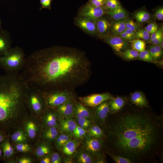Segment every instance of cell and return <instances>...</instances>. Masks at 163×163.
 <instances>
[{
    "label": "cell",
    "instance_id": "cell-39",
    "mask_svg": "<svg viewBox=\"0 0 163 163\" xmlns=\"http://www.w3.org/2000/svg\"><path fill=\"white\" fill-rule=\"evenodd\" d=\"M138 57L140 60L148 62H152L154 60L149 50L145 49L139 52Z\"/></svg>",
    "mask_w": 163,
    "mask_h": 163
},
{
    "label": "cell",
    "instance_id": "cell-57",
    "mask_svg": "<svg viewBox=\"0 0 163 163\" xmlns=\"http://www.w3.org/2000/svg\"><path fill=\"white\" fill-rule=\"evenodd\" d=\"M4 139V136L3 135L0 133V143Z\"/></svg>",
    "mask_w": 163,
    "mask_h": 163
},
{
    "label": "cell",
    "instance_id": "cell-5",
    "mask_svg": "<svg viewBox=\"0 0 163 163\" xmlns=\"http://www.w3.org/2000/svg\"><path fill=\"white\" fill-rule=\"evenodd\" d=\"M73 91L58 90L43 93L46 107L56 109L66 102L75 98Z\"/></svg>",
    "mask_w": 163,
    "mask_h": 163
},
{
    "label": "cell",
    "instance_id": "cell-10",
    "mask_svg": "<svg viewBox=\"0 0 163 163\" xmlns=\"http://www.w3.org/2000/svg\"><path fill=\"white\" fill-rule=\"evenodd\" d=\"M75 24L88 35H97L96 21L86 17L77 16L74 18Z\"/></svg>",
    "mask_w": 163,
    "mask_h": 163
},
{
    "label": "cell",
    "instance_id": "cell-34",
    "mask_svg": "<svg viewBox=\"0 0 163 163\" xmlns=\"http://www.w3.org/2000/svg\"><path fill=\"white\" fill-rule=\"evenodd\" d=\"M135 39L148 41L150 40V34L145 29H138L135 31Z\"/></svg>",
    "mask_w": 163,
    "mask_h": 163
},
{
    "label": "cell",
    "instance_id": "cell-43",
    "mask_svg": "<svg viewBox=\"0 0 163 163\" xmlns=\"http://www.w3.org/2000/svg\"><path fill=\"white\" fill-rule=\"evenodd\" d=\"M53 0H40L41 7L40 9L41 10L43 8H46L49 10H51V3Z\"/></svg>",
    "mask_w": 163,
    "mask_h": 163
},
{
    "label": "cell",
    "instance_id": "cell-22",
    "mask_svg": "<svg viewBox=\"0 0 163 163\" xmlns=\"http://www.w3.org/2000/svg\"><path fill=\"white\" fill-rule=\"evenodd\" d=\"M106 14L109 15L114 21L126 19L128 17V13L120 5L113 10L106 11Z\"/></svg>",
    "mask_w": 163,
    "mask_h": 163
},
{
    "label": "cell",
    "instance_id": "cell-32",
    "mask_svg": "<svg viewBox=\"0 0 163 163\" xmlns=\"http://www.w3.org/2000/svg\"><path fill=\"white\" fill-rule=\"evenodd\" d=\"M134 17L137 21L142 23L148 21L150 18V15L147 11L142 10L136 12Z\"/></svg>",
    "mask_w": 163,
    "mask_h": 163
},
{
    "label": "cell",
    "instance_id": "cell-11",
    "mask_svg": "<svg viewBox=\"0 0 163 163\" xmlns=\"http://www.w3.org/2000/svg\"><path fill=\"white\" fill-rule=\"evenodd\" d=\"M101 38L110 45L114 50L118 53L124 51L128 49L129 46L128 41L118 36L110 34Z\"/></svg>",
    "mask_w": 163,
    "mask_h": 163
},
{
    "label": "cell",
    "instance_id": "cell-60",
    "mask_svg": "<svg viewBox=\"0 0 163 163\" xmlns=\"http://www.w3.org/2000/svg\"><path fill=\"white\" fill-rule=\"evenodd\" d=\"M2 151L1 149L0 148V156L2 155Z\"/></svg>",
    "mask_w": 163,
    "mask_h": 163
},
{
    "label": "cell",
    "instance_id": "cell-53",
    "mask_svg": "<svg viewBox=\"0 0 163 163\" xmlns=\"http://www.w3.org/2000/svg\"><path fill=\"white\" fill-rule=\"evenodd\" d=\"M19 163H30L31 160L29 158L24 157L21 158L18 161Z\"/></svg>",
    "mask_w": 163,
    "mask_h": 163
},
{
    "label": "cell",
    "instance_id": "cell-30",
    "mask_svg": "<svg viewBox=\"0 0 163 163\" xmlns=\"http://www.w3.org/2000/svg\"><path fill=\"white\" fill-rule=\"evenodd\" d=\"M12 140L17 143H24L27 140L26 136L21 130H18L14 133L11 136Z\"/></svg>",
    "mask_w": 163,
    "mask_h": 163
},
{
    "label": "cell",
    "instance_id": "cell-8",
    "mask_svg": "<svg viewBox=\"0 0 163 163\" xmlns=\"http://www.w3.org/2000/svg\"><path fill=\"white\" fill-rule=\"evenodd\" d=\"M114 97L108 92L95 94L87 96L79 97L78 99L85 106L91 108L95 107L102 103L111 100Z\"/></svg>",
    "mask_w": 163,
    "mask_h": 163
},
{
    "label": "cell",
    "instance_id": "cell-14",
    "mask_svg": "<svg viewBox=\"0 0 163 163\" xmlns=\"http://www.w3.org/2000/svg\"><path fill=\"white\" fill-rule=\"evenodd\" d=\"M50 109L47 110L45 113L43 117L45 123L48 127H55L59 128V122L61 116L56 110Z\"/></svg>",
    "mask_w": 163,
    "mask_h": 163
},
{
    "label": "cell",
    "instance_id": "cell-51",
    "mask_svg": "<svg viewBox=\"0 0 163 163\" xmlns=\"http://www.w3.org/2000/svg\"><path fill=\"white\" fill-rule=\"evenodd\" d=\"M154 46L158 59L160 58L162 54V49L159 45H156Z\"/></svg>",
    "mask_w": 163,
    "mask_h": 163
},
{
    "label": "cell",
    "instance_id": "cell-19",
    "mask_svg": "<svg viewBox=\"0 0 163 163\" xmlns=\"http://www.w3.org/2000/svg\"><path fill=\"white\" fill-rule=\"evenodd\" d=\"M74 157L78 163H93L95 157L90 152L83 148L77 152Z\"/></svg>",
    "mask_w": 163,
    "mask_h": 163
},
{
    "label": "cell",
    "instance_id": "cell-38",
    "mask_svg": "<svg viewBox=\"0 0 163 163\" xmlns=\"http://www.w3.org/2000/svg\"><path fill=\"white\" fill-rule=\"evenodd\" d=\"M106 152L110 156L115 163H133L132 161L128 158L119 155L112 154L107 151H106Z\"/></svg>",
    "mask_w": 163,
    "mask_h": 163
},
{
    "label": "cell",
    "instance_id": "cell-3",
    "mask_svg": "<svg viewBox=\"0 0 163 163\" xmlns=\"http://www.w3.org/2000/svg\"><path fill=\"white\" fill-rule=\"evenodd\" d=\"M27 90L19 73L0 75V124L10 120L24 107Z\"/></svg>",
    "mask_w": 163,
    "mask_h": 163
},
{
    "label": "cell",
    "instance_id": "cell-21",
    "mask_svg": "<svg viewBox=\"0 0 163 163\" xmlns=\"http://www.w3.org/2000/svg\"><path fill=\"white\" fill-rule=\"evenodd\" d=\"M131 102L137 107H148V101L144 95L140 91H136L131 96Z\"/></svg>",
    "mask_w": 163,
    "mask_h": 163
},
{
    "label": "cell",
    "instance_id": "cell-56",
    "mask_svg": "<svg viewBox=\"0 0 163 163\" xmlns=\"http://www.w3.org/2000/svg\"><path fill=\"white\" fill-rule=\"evenodd\" d=\"M73 161L72 158L66 157L64 159V163H73Z\"/></svg>",
    "mask_w": 163,
    "mask_h": 163
},
{
    "label": "cell",
    "instance_id": "cell-15",
    "mask_svg": "<svg viewBox=\"0 0 163 163\" xmlns=\"http://www.w3.org/2000/svg\"><path fill=\"white\" fill-rule=\"evenodd\" d=\"M12 40L8 31L0 29V57L11 48Z\"/></svg>",
    "mask_w": 163,
    "mask_h": 163
},
{
    "label": "cell",
    "instance_id": "cell-41",
    "mask_svg": "<svg viewBox=\"0 0 163 163\" xmlns=\"http://www.w3.org/2000/svg\"><path fill=\"white\" fill-rule=\"evenodd\" d=\"M126 24V28L130 29L134 32L139 29V25L131 19L127 18Z\"/></svg>",
    "mask_w": 163,
    "mask_h": 163
},
{
    "label": "cell",
    "instance_id": "cell-1",
    "mask_svg": "<svg viewBox=\"0 0 163 163\" xmlns=\"http://www.w3.org/2000/svg\"><path fill=\"white\" fill-rule=\"evenodd\" d=\"M103 130L106 151L128 158L133 163L157 162L162 152V115L122 109L109 114Z\"/></svg>",
    "mask_w": 163,
    "mask_h": 163
},
{
    "label": "cell",
    "instance_id": "cell-13",
    "mask_svg": "<svg viewBox=\"0 0 163 163\" xmlns=\"http://www.w3.org/2000/svg\"><path fill=\"white\" fill-rule=\"evenodd\" d=\"M75 98L69 100L56 108L61 117L73 118L75 108Z\"/></svg>",
    "mask_w": 163,
    "mask_h": 163
},
{
    "label": "cell",
    "instance_id": "cell-35",
    "mask_svg": "<svg viewBox=\"0 0 163 163\" xmlns=\"http://www.w3.org/2000/svg\"><path fill=\"white\" fill-rule=\"evenodd\" d=\"M26 130L29 137L34 138L36 136L37 127L35 123L32 121L28 122L26 125Z\"/></svg>",
    "mask_w": 163,
    "mask_h": 163
},
{
    "label": "cell",
    "instance_id": "cell-6",
    "mask_svg": "<svg viewBox=\"0 0 163 163\" xmlns=\"http://www.w3.org/2000/svg\"><path fill=\"white\" fill-rule=\"evenodd\" d=\"M83 140V148L91 153L95 158L104 156V149L106 148L104 140L87 135Z\"/></svg>",
    "mask_w": 163,
    "mask_h": 163
},
{
    "label": "cell",
    "instance_id": "cell-18",
    "mask_svg": "<svg viewBox=\"0 0 163 163\" xmlns=\"http://www.w3.org/2000/svg\"><path fill=\"white\" fill-rule=\"evenodd\" d=\"M92 109L85 106L80 102H76L75 108L73 117L75 119L82 118L92 119Z\"/></svg>",
    "mask_w": 163,
    "mask_h": 163
},
{
    "label": "cell",
    "instance_id": "cell-25",
    "mask_svg": "<svg viewBox=\"0 0 163 163\" xmlns=\"http://www.w3.org/2000/svg\"><path fill=\"white\" fill-rule=\"evenodd\" d=\"M58 128L55 127H49L43 133V137L49 141L55 140L58 135Z\"/></svg>",
    "mask_w": 163,
    "mask_h": 163
},
{
    "label": "cell",
    "instance_id": "cell-26",
    "mask_svg": "<svg viewBox=\"0 0 163 163\" xmlns=\"http://www.w3.org/2000/svg\"><path fill=\"white\" fill-rule=\"evenodd\" d=\"M72 136L67 134L61 133L58 135L55 140L56 145L59 149L62 148L69 140Z\"/></svg>",
    "mask_w": 163,
    "mask_h": 163
},
{
    "label": "cell",
    "instance_id": "cell-37",
    "mask_svg": "<svg viewBox=\"0 0 163 163\" xmlns=\"http://www.w3.org/2000/svg\"><path fill=\"white\" fill-rule=\"evenodd\" d=\"M2 149L4 155L5 157H9L13 154V149L8 141L5 142L2 144Z\"/></svg>",
    "mask_w": 163,
    "mask_h": 163
},
{
    "label": "cell",
    "instance_id": "cell-2",
    "mask_svg": "<svg viewBox=\"0 0 163 163\" xmlns=\"http://www.w3.org/2000/svg\"><path fill=\"white\" fill-rule=\"evenodd\" d=\"M91 66L84 51L55 46L30 54L19 74L28 88L43 93L73 91L89 80Z\"/></svg>",
    "mask_w": 163,
    "mask_h": 163
},
{
    "label": "cell",
    "instance_id": "cell-33",
    "mask_svg": "<svg viewBox=\"0 0 163 163\" xmlns=\"http://www.w3.org/2000/svg\"><path fill=\"white\" fill-rule=\"evenodd\" d=\"M87 130L77 125L72 134V136L78 140H83L87 136Z\"/></svg>",
    "mask_w": 163,
    "mask_h": 163
},
{
    "label": "cell",
    "instance_id": "cell-27",
    "mask_svg": "<svg viewBox=\"0 0 163 163\" xmlns=\"http://www.w3.org/2000/svg\"><path fill=\"white\" fill-rule=\"evenodd\" d=\"M132 49L139 52L144 50L145 49L146 44L144 40L140 39H135L130 41Z\"/></svg>",
    "mask_w": 163,
    "mask_h": 163
},
{
    "label": "cell",
    "instance_id": "cell-46",
    "mask_svg": "<svg viewBox=\"0 0 163 163\" xmlns=\"http://www.w3.org/2000/svg\"><path fill=\"white\" fill-rule=\"evenodd\" d=\"M161 34H163V28L162 27L158 28L156 31L151 34L150 36V41Z\"/></svg>",
    "mask_w": 163,
    "mask_h": 163
},
{
    "label": "cell",
    "instance_id": "cell-49",
    "mask_svg": "<svg viewBox=\"0 0 163 163\" xmlns=\"http://www.w3.org/2000/svg\"><path fill=\"white\" fill-rule=\"evenodd\" d=\"M118 36H120L124 40L128 41H129L130 42L135 40L129 36L124 32V31L121 33Z\"/></svg>",
    "mask_w": 163,
    "mask_h": 163
},
{
    "label": "cell",
    "instance_id": "cell-54",
    "mask_svg": "<svg viewBox=\"0 0 163 163\" xmlns=\"http://www.w3.org/2000/svg\"><path fill=\"white\" fill-rule=\"evenodd\" d=\"M106 161L104 158V156L97 157L95 158L94 163H104Z\"/></svg>",
    "mask_w": 163,
    "mask_h": 163
},
{
    "label": "cell",
    "instance_id": "cell-48",
    "mask_svg": "<svg viewBox=\"0 0 163 163\" xmlns=\"http://www.w3.org/2000/svg\"><path fill=\"white\" fill-rule=\"evenodd\" d=\"M149 50L151 55L154 59L156 60L158 59L154 45L151 46L149 47Z\"/></svg>",
    "mask_w": 163,
    "mask_h": 163
},
{
    "label": "cell",
    "instance_id": "cell-20",
    "mask_svg": "<svg viewBox=\"0 0 163 163\" xmlns=\"http://www.w3.org/2000/svg\"><path fill=\"white\" fill-rule=\"evenodd\" d=\"M108 103L109 114H111L116 113L122 109L125 105L126 101L123 97L118 96L109 100Z\"/></svg>",
    "mask_w": 163,
    "mask_h": 163
},
{
    "label": "cell",
    "instance_id": "cell-47",
    "mask_svg": "<svg viewBox=\"0 0 163 163\" xmlns=\"http://www.w3.org/2000/svg\"><path fill=\"white\" fill-rule=\"evenodd\" d=\"M155 15L156 18L158 20H163V8H162L158 9L156 11Z\"/></svg>",
    "mask_w": 163,
    "mask_h": 163
},
{
    "label": "cell",
    "instance_id": "cell-28",
    "mask_svg": "<svg viewBox=\"0 0 163 163\" xmlns=\"http://www.w3.org/2000/svg\"><path fill=\"white\" fill-rule=\"evenodd\" d=\"M118 53L123 58L128 60L132 59L137 58L139 54V52L132 49H129Z\"/></svg>",
    "mask_w": 163,
    "mask_h": 163
},
{
    "label": "cell",
    "instance_id": "cell-45",
    "mask_svg": "<svg viewBox=\"0 0 163 163\" xmlns=\"http://www.w3.org/2000/svg\"><path fill=\"white\" fill-rule=\"evenodd\" d=\"M51 162L52 163H60L62 158L60 155L57 152L53 153L51 156Z\"/></svg>",
    "mask_w": 163,
    "mask_h": 163
},
{
    "label": "cell",
    "instance_id": "cell-23",
    "mask_svg": "<svg viewBox=\"0 0 163 163\" xmlns=\"http://www.w3.org/2000/svg\"><path fill=\"white\" fill-rule=\"evenodd\" d=\"M87 135L94 138L104 140L105 134L104 130L97 125L93 123L87 130Z\"/></svg>",
    "mask_w": 163,
    "mask_h": 163
},
{
    "label": "cell",
    "instance_id": "cell-12",
    "mask_svg": "<svg viewBox=\"0 0 163 163\" xmlns=\"http://www.w3.org/2000/svg\"><path fill=\"white\" fill-rule=\"evenodd\" d=\"M77 125L73 118L61 117L59 122V128L61 133L68 134L72 136Z\"/></svg>",
    "mask_w": 163,
    "mask_h": 163
},
{
    "label": "cell",
    "instance_id": "cell-59",
    "mask_svg": "<svg viewBox=\"0 0 163 163\" xmlns=\"http://www.w3.org/2000/svg\"><path fill=\"white\" fill-rule=\"evenodd\" d=\"M2 25V22L1 19L0 18V29L1 28Z\"/></svg>",
    "mask_w": 163,
    "mask_h": 163
},
{
    "label": "cell",
    "instance_id": "cell-31",
    "mask_svg": "<svg viewBox=\"0 0 163 163\" xmlns=\"http://www.w3.org/2000/svg\"><path fill=\"white\" fill-rule=\"evenodd\" d=\"M51 149L50 146L46 144H43L37 147L36 150V154L39 157L46 156L50 154Z\"/></svg>",
    "mask_w": 163,
    "mask_h": 163
},
{
    "label": "cell",
    "instance_id": "cell-29",
    "mask_svg": "<svg viewBox=\"0 0 163 163\" xmlns=\"http://www.w3.org/2000/svg\"><path fill=\"white\" fill-rule=\"evenodd\" d=\"M75 119L78 125L87 131L94 123L92 119L90 118H82Z\"/></svg>",
    "mask_w": 163,
    "mask_h": 163
},
{
    "label": "cell",
    "instance_id": "cell-50",
    "mask_svg": "<svg viewBox=\"0 0 163 163\" xmlns=\"http://www.w3.org/2000/svg\"><path fill=\"white\" fill-rule=\"evenodd\" d=\"M162 40H163V34H161L157 37L150 42L155 45H159Z\"/></svg>",
    "mask_w": 163,
    "mask_h": 163
},
{
    "label": "cell",
    "instance_id": "cell-55",
    "mask_svg": "<svg viewBox=\"0 0 163 163\" xmlns=\"http://www.w3.org/2000/svg\"><path fill=\"white\" fill-rule=\"evenodd\" d=\"M51 159L49 157H46L43 158L40 161V163H50Z\"/></svg>",
    "mask_w": 163,
    "mask_h": 163
},
{
    "label": "cell",
    "instance_id": "cell-42",
    "mask_svg": "<svg viewBox=\"0 0 163 163\" xmlns=\"http://www.w3.org/2000/svg\"><path fill=\"white\" fill-rule=\"evenodd\" d=\"M107 0H89L87 2L90 5L97 7H102Z\"/></svg>",
    "mask_w": 163,
    "mask_h": 163
},
{
    "label": "cell",
    "instance_id": "cell-24",
    "mask_svg": "<svg viewBox=\"0 0 163 163\" xmlns=\"http://www.w3.org/2000/svg\"><path fill=\"white\" fill-rule=\"evenodd\" d=\"M127 19L114 21L112 22L110 34L119 36L121 33L124 31L126 28V24Z\"/></svg>",
    "mask_w": 163,
    "mask_h": 163
},
{
    "label": "cell",
    "instance_id": "cell-9",
    "mask_svg": "<svg viewBox=\"0 0 163 163\" xmlns=\"http://www.w3.org/2000/svg\"><path fill=\"white\" fill-rule=\"evenodd\" d=\"M105 14L106 11L102 7L93 6L87 3L80 8L78 16L88 18L96 21Z\"/></svg>",
    "mask_w": 163,
    "mask_h": 163
},
{
    "label": "cell",
    "instance_id": "cell-7",
    "mask_svg": "<svg viewBox=\"0 0 163 163\" xmlns=\"http://www.w3.org/2000/svg\"><path fill=\"white\" fill-rule=\"evenodd\" d=\"M109 100L105 101L92 109V120L94 123L103 129L104 128L107 118L109 114Z\"/></svg>",
    "mask_w": 163,
    "mask_h": 163
},
{
    "label": "cell",
    "instance_id": "cell-16",
    "mask_svg": "<svg viewBox=\"0 0 163 163\" xmlns=\"http://www.w3.org/2000/svg\"><path fill=\"white\" fill-rule=\"evenodd\" d=\"M111 23L102 16L96 21L97 35L100 37L110 34Z\"/></svg>",
    "mask_w": 163,
    "mask_h": 163
},
{
    "label": "cell",
    "instance_id": "cell-36",
    "mask_svg": "<svg viewBox=\"0 0 163 163\" xmlns=\"http://www.w3.org/2000/svg\"><path fill=\"white\" fill-rule=\"evenodd\" d=\"M120 5V3L118 0H107L102 7L106 11L113 10Z\"/></svg>",
    "mask_w": 163,
    "mask_h": 163
},
{
    "label": "cell",
    "instance_id": "cell-44",
    "mask_svg": "<svg viewBox=\"0 0 163 163\" xmlns=\"http://www.w3.org/2000/svg\"><path fill=\"white\" fill-rule=\"evenodd\" d=\"M158 28V25L156 24L152 23L147 25L145 29L150 34H151L156 31Z\"/></svg>",
    "mask_w": 163,
    "mask_h": 163
},
{
    "label": "cell",
    "instance_id": "cell-17",
    "mask_svg": "<svg viewBox=\"0 0 163 163\" xmlns=\"http://www.w3.org/2000/svg\"><path fill=\"white\" fill-rule=\"evenodd\" d=\"M80 145L79 141L71 139L62 148L63 154L66 157L72 158L77 152V149Z\"/></svg>",
    "mask_w": 163,
    "mask_h": 163
},
{
    "label": "cell",
    "instance_id": "cell-58",
    "mask_svg": "<svg viewBox=\"0 0 163 163\" xmlns=\"http://www.w3.org/2000/svg\"><path fill=\"white\" fill-rule=\"evenodd\" d=\"M163 40H162L161 42H160V43L159 44V45L160 46V47L162 49H163Z\"/></svg>",
    "mask_w": 163,
    "mask_h": 163
},
{
    "label": "cell",
    "instance_id": "cell-52",
    "mask_svg": "<svg viewBox=\"0 0 163 163\" xmlns=\"http://www.w3.org/2000/svg\"><path fill=\"white\" fill-rule=\"evenodd\" d=\"M124 32L127 34L129 36L134 39H135V32L132 30L128 28H126Z\"/></svg>",
    "mask_w": 163,
    "mask_h": 163
},
{
    "label": "cell",
    "instance_id": "cell-4",
    "mask_svg": "<svg viewBox=\"0 0 163 163\" xmlns=\"http://www.w3.org/2000/svg\"><path fill=\"white\" fill-rule=\"evenodd\" d=\"M26 58L21 47H11L0 57V67L6 73H19L23 67Z\"/></svg>",
    "mask_w": 163,
    "mask_h": 163
},
{
    "label": "cell",
    "instance_id": "cell-40",
    "mask_svg": "<svg viewBox=\"0 0 163 163\" xmlns=\"http://www.w3.org/2000/svg\"><path fill=\"white\" fill-rule=\"evenodd\" d=\"M16 149L22 152H27L30 150L29 145L24 143H18L16 146Z\"/></svg>",
    "mask_w": 163,
    "mask_h": 163
}]
</instances>
